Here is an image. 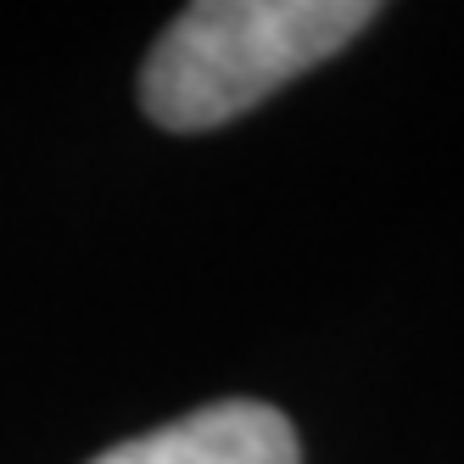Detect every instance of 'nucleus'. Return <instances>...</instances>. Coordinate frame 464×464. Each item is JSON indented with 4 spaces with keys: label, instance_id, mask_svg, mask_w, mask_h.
I'll return each instance as SVG.
<instances>
[{
    "label": "nucleus",
    "instance_id": "f03ea898",
    "mask_svg": "<svg viewBox=\"0 0 464 464\" xmlns=\"http://www.w3.org/2000/svg\"><path fill=\"white\" fill-rule=\"evenodd\" d=\"M90 464H303V448L280 409L252 403V397H224L146 437H129Z\"/></svg>",
    "mask_w": 464,
    "mask_h": 464
},
{
    "label": "nucleus",
    "instance_id": "f257e3e1",
    "mask_svg": "<svg viewBox=\"0 0 464 464\" xmlns=\"http://www.w3.org/2000/svg\"><path fill=\"white\" fill-rule=\"evenodd\" d=\"M370 23V0H202L151 45L140 102L174 135L218 129L336 56Z\"/></svg>",
    "mask_w": 464,
    "mask_h": 464
}]
</instances>
